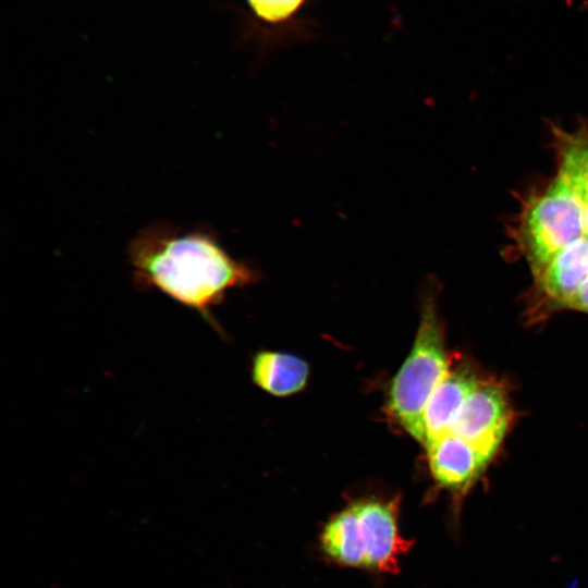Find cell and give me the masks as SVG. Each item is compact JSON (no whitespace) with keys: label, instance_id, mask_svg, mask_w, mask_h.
<instances>
[{"label":"cell","instance_id":"cell-1","mask_svg":"<svg viewBox=\"0 0 588 588\" xmlns=\"http://www.w3.org/2000/svg\"><path fill=\"white\" fill-rule=\"evenodd\" d=\"M127 259L133 283L140 291H158L196 311L217 328L211 309L230 289L255 281L256 272L234 259L208 228L181 229L155 222L130 241Z\"/></svg>","mask_w":588,"mask_h":588},{"label":"cell","instance_id":"cell-2","mask_svg":"<svg viewBox=\"0 0 588 588\" xmlns=\"http://www.w3.org/2000/svg\"><path fill=\"white\" fill-rule=\"evenodd\" d=\"M401 498L351 499L322 525L318 536L323 558L338 566L372 574H396L413 541L401 531Z\"/></svg>","mask_w":588,"mask_h":588},{"label":"cell","instance_id":"cell-3","mask_svg":"<svg viewBox=\"0 0 588 588\" xmlns=\"http://www.w3.org/2000/svg\"><path fill=\"white\" fill-rule=\"evenodd\" d=\"M450 370L443 331L434 302L424 301L412 350L394 376L387 400V414L418 442L425 406Z\"/></svg>","mask_w":588,"mask_h":588},{"label":"cell","instance_id":"cell-4","mask_svg":"<svg viewBox=\"0 0 588 588\" xmlns=\"http://www.w3.org/2000/svg\"><path fill=\"white\" fill-rule=\"evenodd\" d=\"M518 242L535 273L560 250L585 236L584 204L563 179L556 177L525 205Z\"/></svg>","mask_w":588,"mask_h":588},{"label":"cell","instance_id":"cell-5","mask_svg":"<svg viewBox=\"0 0 588 588\" xmlns=\"http://www.w3.org/2000/svg\"><path fill=\"white\" fill-rule=\"evenodd\" d=\"M510 418L504 390L492 382H479L462 404L449 433L471 444L489 463L504 439Z\"/></svg>","mask_w":588,"mask_h":588},{"label":"cell","instance_id":"cell-6","mask_svg":"<svg viewBox=\"0 0 588 588\" xmlns=\"http://www.w3.org/2000/svg\"><path fill=\"white\" fill-rule=\"evenodd\" d=\"M431 478L439 489L460 504L488 465L481 454L465 440L448 433L426 448Z\"/></svg>","mask_w":588,"mask_h":588},{"label":"cell","instance_id":"cell-7","mask_svg":"<svg viewBox=\"0 0 588 588\" xmlns=\"http://www.w3.org/2000/svg\"><path fill=\"white\" fill-rule=\"evenodd\" d=\"M478 383L469 370L450 368L425 406L420 424L421 444L427 448L450 432L462 404Z\"/></svg>","mask_w":588,"mask_h":588},{"label":"cell","instance_id":"cell-8","mask_svg":"<svg viewBox=\"0 0 588 588\" xmlns=\"http://www.w3.org/2000/svg\"><path fill=\"white\" fill-rule=\"evenodd\" d=\"M535 274L547 299L568 307L588 277V238L584 236L560 250Z\"/></svg>","mask_w":588,"mask_h":588},{"label":"cell","instance_id":"cell-9","mask_svg":"<svg viewBox=\"0 0 588 588\" xmlns=\"http://www.w3.org/2000/svg\"><path fill=\"white\" fill-rule=\"evenodd\" d=\"M308 375L307 363L294 355L262 351L253 358L254 383L275 396H289L301 391Z\"/></svg>","mask_w":588,"mask_h":588},{"label":"cell","instance_id":"cell-10","mask_svg":"<svg viewBox=\"0 0 588 588\" xmlns=\"http://www.w3.org/2000/svg\"><path fill=\"white\" fill-rule=\"evenodd\" d=\"M558 155V176L575 191L583 203H588V128L574 132L553 128Z\"/></svg>","mask_w":588,"mask_h":588},{"label":"cell","instance_id":"cell-11","mask_svg":"<svg viewBox=\"0 0 588 588\" xmlns=\"http://www.w3.org/2000/svg\"><path fill=\"white\" fill-rule=\"evenodd\" d=\"M248 2L258 16L277 22L290 16L303 0H248Z\"/></svg>","mask_w":588,"mask_h":588},{"label":"cell","instance_id":"cell-12","mask_svg":"<svg viewBox=\"0 0 588 588\" xmlns=\"http://www.w3.org/2000/svg\"><path fill=\"white\" fill-rule=\"evenodd\" d=\"M568 308L588 313V277L583 282L574 298L571 301Z\"/></svg>","mask_w":588,"mask_h":588},{"label":"cell","instance_id":"cell-13","mask_svg":"<svg viewBox=\"0 0 588 588\" xmlns=\"http://www.w3.org/2000/svg\"><path fill=\"white\" fill-rule=\"evenodd\" d=\"M584 204V230L585 236L588 238V203Z\"/></svg>","mask_w":588,"mask_h":588}]
</instances>
